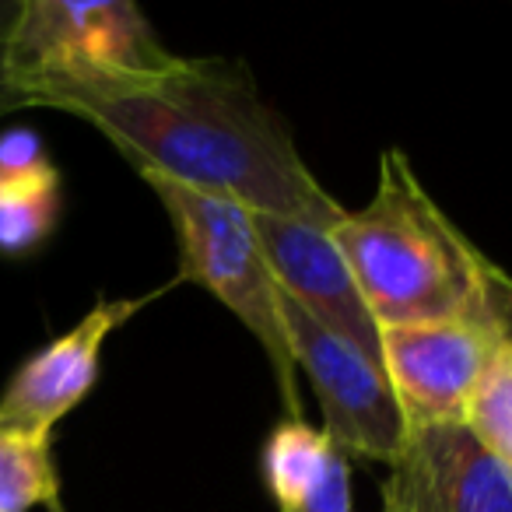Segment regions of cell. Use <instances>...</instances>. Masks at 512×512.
I'll return each mask as SVG.
<instances>
[{"label":"cell","mask_w":512,"mask_h":512,"mask_svg":"<svg viewBox=\"0 0 512 512\" xmlns=\"http://www.w3.org/2000/svg\"><path fill=\"white\" fill-rule=\"evenodd\" d=\"M299 512H355V495H351V460L341 453H334V460L327 463L320 484L313 488V495L302 502Z\"/></svg>","instance_id":"5bb4252c"},{"label":"cell","mask_w":512,"mask_h":512,"mask_svg":"<svg viewBox=\"0 0 512 512\" xmlns=\"http://www.w3.org/2000/svg\"><path fill=\"white\" fill-rule=\"evenodd\" d=\"M176 53L130 0H22L8 81L25 106H71L158 74Z\"/></svg>","instance_id":"3957f363"},{"label":"cell","mask_w":512,"mask_h":512,"mask_svg":"<svg viewBox=\"0 0 512 512\" xmlns=\"http://www.w3.org/2000/svg\"><path fill=\"white\" fill-rule=\"evenodd\" d=\"M337 449L323 435V428H313L306 418H285L264 442V481L271 491L274 505L281 512H299L302 502L313 495L320 484L327 463L334 460Z\"/></svg>","instance_id":"8fae6325"},{"label":"cell","mask_w":512,"mask_h":512,"mask_svg":"<svg viewBox=\"0 0 512 512\" xmlns=\"http://www.w3.org/2000/svg\"><path fill=\"white\" fill-rule=\"evenodd\" d=\"M463 425L477 435L488 453H495L512 470V344H505L488 365Z\"/></svg>","instance_id":"4fadbf2b"},{"label":"cell","mask_w":512,"mask_h":512,"mask_svg":"<svg viewBox=\"0 0 512 512\" xmlns=\"http://www.w3.org/2000/svg\"><path fill=\"white\" fill-rule=\"evenodd\" d=\"M64 183L53 158L0 165V256H29L57 232Z\"/></svg>","instance_id":"30bf717a"},{"label":"cell","mask_w":512,"mask_h":512,"mask_svg":"<svg viewBox=\"0 0 512 512\" xmlns=\"http://www.w3.org/2000/svg\"><path fill=\"white\" fill-rule=\"evenodd\" d=\"M144 183L165 207L172 232H176V281L204 288L249 330V337L260 344V351L271 362L288 418H302L299 369L288 348L281 288L260 246L256 214L235 200L211 197V193L190 190L169 179L144 176Z\"/></svg>","instance_id":"277c9868"},{"label":"cell","mask_w":512,"mask_h":512,"mask_svg":"<svg viewBox=\"0 0 512 512\" xmlns=\"http://www.w3.org/2000/svg\"><path fill=\"white\" fill-rule=\"evenodd\" d=\"M383 512H512V470L467 425H407Z\"/></svg>","instance_id":"ba28073f"},{"label":"cell","mask_w":512,"mask_h":512,"mask_svg":"<svg viewBox=\"0 0 512 512\" xmlns=\"http://www.w3.org/2000/svg\"><path fill=\"white\" fill-rule=\"evenodd\" d=\"M285 334L295 369L320 400L323 435L341 456H358L390 467L407 435V418L379 365L337 341L281 295Z\"/></svg>","instance_id":"5b68a950"},{"label":"cell","mask_w":512,"mask_h":512,"mask_svg":"<svg viewBox=\"0 0 512 512\" xmlns=\"http://www.w3.org/2000/svg\"><path fill=\"white\" fill-rule=\"evenodd\" d=\"M18 8H22V0H0V116L4 113H15V109H25L22 95L11 88L8 81V36L15 29V18H18Z\"/></svg>","instance_id":"9a60e30c"},{"label":"cell","mask_w":512,"mask_h":512,"mask_svg":"<svg viewBox=\"0 0 512 512\" xmlns=\"http://www.w3.org/2000/svg\"><path fill=\"white\" fill-rule=\"evenodd\" d=\"M148 299H102L46 348L32 351L0 397V421L36 435H53L99 383L102 348Z\"/></svg>","instance_id":"9c48e42d"},{"label":"cell","mask_w":512,"mask_h":512,"mask_svg":"<svg viewBox=\"0 0 512 512\" xmlns=\"http://www.w3.org/2000/svg\"><path fill=\"white\" fill-rule=\"evenodd\" d=\"M512 344L481 320H442L383 330V372L407 425H463L495 355Z\"/></svg>","instance_id":"8992f818"},{"label":"cell","mask_w":512,"mask_h":512,"mask_svg":"<svg viewBox=\"0 0 512 512\" xmlns=\"http://www.w3.org/2000/svg\"><path fill=\"white\" fill-rule=\"evenodd\" d=\"M67 113L109 137L141 179H169L271 218L344 214L239 60L176 57Z\"/></svg>","instance_id":"6da1fadb"},{"label":"cell","mask_w":512,"mask_h":512,"mask_svg":"<svg viewBox=\"0 0 512 512\" xmlns=\"http://www.w3.org/2000/svg\"><path fill=\"white\" fill-rule=\"evenodd\" d=\"M334 242L383 330L481 320L512 337V278L428 197L404 148L379 155L376 190Z\"/></svg>","instance_id":"7a4b0ae2"},{"label":"cell","mask_w":512,"mask_h":512,"mask_svg":"<svg viewBox=\"0 0 512 512\" xmlns=\"http://www.w3.org/2000/svg\"><path fill=\"white\" fill-rule=\"evenodd\" d=\"M53 435H36L0 421V512L60 509V477L50 449Z\"/></svg>","instance_id":"7c38bea8"},{"label":"cell","mask_w":512,"mask_h":512,"mask_svg":"<svg viewBox=\"0 0 512 512\" xmlns=\"http://www.w3.org/2000/svg\"><path fill=\"white\" fill-rule=\"evenodd\" d=\"M341 218H271L256 214V232L281 295L327 334L383 369V327L372 316L348 260L334 242Z\"/></svg>","instance_id":"52a82bcc"},{"label":"cell","mask_w":512,"mask_h":512,"mask_svg":"<svg viewBox=\"0 0 512 512\" xmlns=\"http://www.w3.org/2000/svg\"><path fill=\"white\" fill-rule=\"evenodd\" d=\"M53 512H64V509H53Z\"/></svg>","instance_id":"2e32d148"}]
</instances>
